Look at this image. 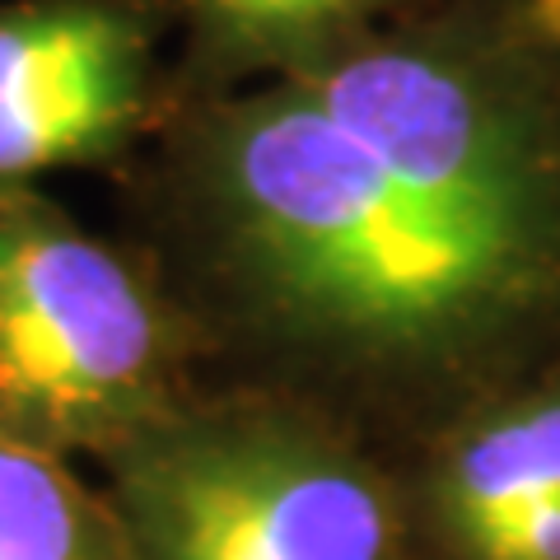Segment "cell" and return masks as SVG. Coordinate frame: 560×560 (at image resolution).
Returning a JSON list of instances; mask_svg holds the SVG:
<instances>
[{"label": "cell", "mask_w": 560, "mask_h": 560, "mask_svg": "<svg viewBox=\"0 0 560 560\" xmlns=\"http://www.w3.org/2000/svg\"><path fill=\"white\" fill-rule=\"evenodd\" d=\"M420 514L440 560H560V378L477 401L434 448Z\"/></svg>", "instance_id": "5b68a950"}, {"label": "cell", "mask_w": 560, "mask_h": 560, "mask_svg": "<svg viewBox=\"0 0 560 560\" xmlns=\"http://www.w3.org/2000/svg\"><path fill=\"white\" fill-rule=\"evenodd\" d=\"M401 0H187L197 43L224 75H285L374 33Z\"/></svg>", "instance_id": "8992f818"}, {"label": "cell", "mask_w": 560, "mask_h": 560, "mask_svg": "<svg viewBox=\"0 0 560 560\" xmlns=\"http://www.w3.org/2000/svg\"><path fill=\"white\" fill-rule=\"evenodd\" d=\"M131 560H397L388 477L280 401L178 407L108 453Z\"/></svg>", "instance_id": "7a4b0ae2"}, {"label": "cell", "mask_w": 560, "mask_h": 560, "mask_svg": "<svg viewBox=\"0 0 560 560\" xmlns=\"http://www.w3.org/2000/svg\"><path fill=\"white\" fill-rule=\"evenodd\" d=\"M518 38L560 75V0H528L518 14Z\"/></svg>", "instance_id": "ba28073f"}, {"label": "cell", "mask_w": 560, "mask_h": 560, "mask_svg": "<svg viewBox=\"0 0 560 560\" xmlns=\"http://www.w3.org/2000/svg\"><path fill=\"white\" fill-rule=\"evenodd\" d=\"M178 323L103 238L0 183V434L108 458L178 411Z\"/></svg>", "instance_id": "3957f363"}, {"label": "cell", "mask_w": 560, "mask_h": 560, "mask_svg": "<svg viewBox=\"0 0 560 560\" xmlns=\"http://www.w3.org/2000/svg\"><path fill=\"white\" fill-rule=\"evenodd\" d=\"M0 560H131L127 533L57 453L0 434Z\"/></svg>", "instance_id": "52a82bcc"}, {"label": "cell", "mask_w": 560, "mask_h": 560, "mask_svg": "<svg viewBox=\"0 0 560 560\" xmlns=\"http://www.w3.org/2000/svg\"><path fill=\"white\" fill-rule=\"evenodd\" d=\"M187 215L248 337L327 383H486L560 323V75L518 28H374L215 103Z\"/></svg>", "instance_id": "6da1fadb"}, {"label": "cell", "mask_w": 560, "mask_h": 560, "mask_svg": "<svg viewBox=\"0 0 560 560\" xmlns=\"http://www.w3.org/2000/svg\"><path fill=\"white\" fill-rule=\"evenodd\" d=\"M154 24L136 0L0 10V183L108 160L150 108Z\"/></svg>", "instance_id": "277c9868"}]
</instances>
